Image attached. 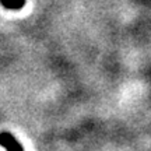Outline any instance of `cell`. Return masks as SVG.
<instances>
[{
	"label": "cell",
	"mask_w": 151,
	"mask_h": 151,
	"mask_svg": "<svg viewBox=\"0 0 151 151\" xmlns=\"http://www.w3.org/2000/svg\"><path fill=\"white\" fill-rule=\"evenodd\" d=\"M0 146L7 151H24L22 146L17 141V139L10 133H0Z\"/></svg>",
	"instance_id": "6da1fadb"
},
{
	"label": "cell",
	"mask_w": 151,
	"mask_h": 151,
	"mask_svg": "<svg viewBox=\"0 0 151 151\" xmlns=\"http://www.w3.org/2000/svg\"><path fill=\"white\" fill-rule=\"evenodd\" d=\"M0 4L7 10H20L24 7L25 0H0Z\"/></svg>",
	"instance_id": "7a4b0ae2"
}]
</instances>
